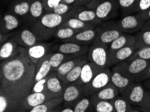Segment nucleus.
I'll return each mask as SVG.
<instances>
[{
	"instance_id": "obj_42",
	"label": "nucleus",
	"mask_w": 150,
	"mask_h": 112,
	"mask_svg": "<svg viewBox=\"0 0 150 112\" xmlns=\"http://www.w3.org/2000/svg\"><path fill=\"white\" fill-rule=\"evenodd\" d=\"M45 12H51L53 9L60 4L61 0H42Z\"/></svg>"
},
{
	"instance_id": "obj_12",
	"label": "nucleus",
	"mask_w": 150,
	"mask_h": 112,
	"mask_svg": "<svg viewBox=\"0 0 150 112\" xmlns=\"http://www.w3.org/2000/svg\"><path fill=\"white\" fill-rule=\"evenodd\" d=\"M52 99H54V97L47 91L40 93L31 92L25 98L22 103L21 108H20V112L29 111L33 107L39 106L44 102Z\"/></svg>"
},
{
	"instance_id": "obj_17",
	"label": "nucleus",
	"mask_w": 150,
	"mask_h": 112,
	"mask_svg": "<svg viewBox=\"0 0 150 112\" xmlns=\"http://www.w3.org/2000/svg\"><path fill=\"white\" fill-rule=\"evenodd\" d=\"M72 17L78 18L81 21L92 24L94 26L101 25L102 22L97 17L94 10L88 9L86 6H78V9L73 13Z\"/></svg>"
},
{
	"instance_id": "obj_20",
	"label": "nucleus",
	"mask_w": 150,
	"mask_h": 112,
	"mask_svg": "<svg viewBox=\"0 0 150 112\" xmlns=\"http://www.w3.org/2000/svg\"><path fill=\"white\" fill-rule=\"evenodd\" d=\"M20 18L8 11L2 15L1 18V33L8 34L20 26Z\"/></svg>"
},
{
	"instance_id": "obj_43",
	"label": "nucleus",
	"mask_w": 150,
	"mask_h": 112,
	"mask_svg": "<svg viewBox=\"0 0 150 112\" xmlns=\"http://www.w3.org/2000/svg\"><path fill=\"white\" fill-rule=\"evenodd\" d=\"M140 108L142 109V111L150 112V90L146 89L145 97L142 104L141 105Z\"/></svg>"
},
{
	"instance_id": "obj_9",
	"label": "nucleus",
	"mask_w": 150,
	"mask_h": 112,
	"mask_svg": "<svg viewBox=\"0 0 150 112\" xmlns=\"http://www.w3.org/2000/svg\"><path fill=\"white\" fill-rule=\"evenodd\" d=\"M96 28L98 34L96 40L106 45L110 44L122 34L117 27L116 22H110L102 26L99 25Z\"/></svg>"
},
{
	"instance_id": "obj_47",
	"label": "nucleus",
	"mask_w": 150,
	"mask_h": 112,
	"mask_svg": "<svg viewBox=\"0 0 150 112\" xmlns=\"http://www.w3.org/2000/svg\"><path fill=\"white\" fill-rule=\"evenodd\" d=\"M137 14L139 15V17L142 18L144 22H146L147 20H150V8L146 11L139 12L137 13Z\"/></svg>"
},
{
	"instance_id": "obj_1",
	"label": "nucleus",
	"mask_w": 150,
	"mask_h": 112,
	"mask_svg": "<svg viewBox=\"0 0 150 112\" xmlns=\"http://www.w3.org/2000/svg\"><path fill=\"white\" fill-rule=\"evenodd\" d=\"M36 66L29 58L25 48L18 46L14 55L1 62L0 94L9 102L8 112L20 111L35 83Z\"/></svg>"
},
{
	"instance_id": "obj_36",
	"label": "nucleus",
	"mask_w": 150,
	"mask_h": 112,
	"mask_svg": "<svg viewBox=\"0 0 150 112\" xmlns=\"http://www.w3.org/2000/svg\"><path fill=\"white\" fill-rule=\"evenodd\" d=\"M93 110L96 112H115L114 106L110 101L91 99Z\"/></svg>"
},
{
	"instance_id": "obj_2",
	"label": "nucleus",
	"mask_w": 150,
	"mask_h": 112,
	"mask_svg": "<svg viewBox=\"0 0 150 112\" xmlns=\"http://www.w3.org/2000/svg\"><path fill=\"white\" fill-rule=\"evenodd\" d=\"M78 8V6H76L72 13L64 15L54 12H45L42 16L32 26V30L40 42L49 40L53 37L57 30L65 20L72 17L73 13Z\"/></svg>"
},
{
	"instance_id": "obj_46",
	"label": "nucleus",
	"mask_w": 150,
	"mask_h": 112,
	"mask_svg": "<svg viewBox=\"0 0 150 112\" xmlns=\"http://www.w3.org/2000/svg\"><path fill=\"white\" fill-rule=\"evenodd\" d=\"M106 1H107V0H91L90 3L86 7L88 9H91V10H95L98 6Z\"/></svg>"
},
{
	"instance_id": "obj_18",
	"label": "nucleus",
	"mask_w": 150,
	"mask_h": 112,
	"mask_svg": "<svg viewBox=\"0 0 150 112\" xmlns=\"http://www.w3.org/2000/svg\"><path fill=\"white\" fill-rule=\"evenodd\" d=\"M97 28L96 27H92L85 30H83L67 40L63 42H72L83 45L91 44L96 40L97 37Z\"/></svg>"
},
{
	"instance_id": "obj_25",
	"label": "nucleus",
	"mask_w": 150,
	"mask_h": 112,
	"mask_svg": "<svg viewBox=\"0 0 150 112\" xmlns=\"http://www.w3.org/2000/svg\"><path fill=\"white\" fill-rule=\"evenodd\" d=\"M114 106L115 112H138L142 111L139 107L135 106L131 104L127 100L119 95L115 99L110 101Z\"/></svg>"
},
{
	"instance_id": "obj_35",
	"label": "nucleus",
	"mask_w": 150,
	"mask_h": 112,
	"mask_svg": "<svg viewBox=\"0 0 150 112\" xmlns=\"http://www.w3.org/2000/svg\"><path fill=\"white\" fill-rule=\"evenodd\" d=\"M135 46L137 50L150 46V30H141L135 33Z\"/></svg>"
},
{
	"instance_id": "obj_49",
	"label": "nucleus",
	"mask_w": 150,
	"mask_h": 112,
	"mask_svg": "<svg viewBox=\"0 0 150 112\" xmlns=\"http://www.w3.org/2000/svg\"><path fill=\"white\" fill-rule=\"evenodd\" d=\"M90 1L91 0H78L76 6H86Z\"/></svg>"
},
{
	"instance_id": "obj_41",
	"label": "nucleus",
	"mask_w": 150,
	"mask_h": 112,
	"mask_svg": "<svg viewBox=\"0 0 150 112\" xmlns=\"http://www.w3.org/2000/svg\"><path fill=\"white\" fill-rule=\"evenodd\" d=\"M47 77L46 78H44L42 79L38 80V81H36L34 83V85L32 89L31 92H35V93H40L44 92L45 91V88H46V83H47Z\"/></svg>"
},
{
	"instance_id": "obj_13",
	"label": "nucleus",
	"mask_w": 150,
	"mask_h": 112,
	"mask_svg": "<svg viewBox=\"0 0 150 112\" xmlns=\"http://www.w3.org/2000/svg\"><path fill=\"white\" fill-rule=\"evenodd\" d=\"M90 46L72 42H63L62 44L55 46L53 51L59 52L61 53L69 54L75 56L86 55L88 52Z\"/></svg>"
},
{
	"instance_id": "obj_19",
	"label": "nucleus",
	"mask_w": 150,
	"mask_h": 112,
	"mask_svg": "<svg viewBox=\"0 0 150 112\" xmlns=\"http://www.w3.org/2000/svg\"><path fill=\"white\" fill-rule=\"evenodd\" d=\"M102 68L98 67L95 64L88 60L83 65L82 68H81L80 77L76 83L83 86L86 85L92 81L95 75Z\"/></svg>"
},
{
	"instance_id": "obj_14",
	"label": "nucleus",
	"mask_w": 150,
	"mask_h": 112,
	"mask_svg": "<svg viewBox=\"0 0 150 112\" xmlns=\"http://www.w3.org/2000/svg\"><path fill=\"white\" fill-rule=\"evenodd\" d=\"M12 38L18 43V45L26 49L40 42L33 30L28 28H24L18 31Z\"/></svg>"
},
{
	"instance_id": "obj_21",
	"label": "nucleus",
	"mask_w": 150,
	"mask_h": 112,
	"mask_svg": "<svg viewBox=\"0 0 150 112\" xmlns=\"http://www.w3.org/2000/svg\"><path fill=\"white\" fill-rule=\"evenodd\" d=\"M31 3L30 0H11L8 11L19 18H25L30 10Z\"/></svg>"
},
{
	"instance_id": "obj_34",
	"label": "nucleus",
	"mask_w": 150,
	"mask_h": 112,
	"mask_svg": "<svg viewBox=\"0 0 150 112\" xmlns=\"http://www.w3.org/2000/svg\"><path fill=\"white\" fill-rule=\"evenodd\" d=\"M59 27H69L70 28L76 30L81 31L83 30L95 26H92V24H88V23L81 21V20H79L78 18H77L70 17L65 20Z\"/></svg>"
},
{
	"instance_id": "obj_22",
	"label": "nucleus",
	"mask_w": 150,
	"mask_h": 112,
	"mask_svg": "<svg viewBox=\"0 0 150 112\" xmlns=\"http://www.w3.org/2000/svg\"><path fill=\"white\" fill-rule=\"evenodd\" d=\"M42 0H35L31 3L28 14L24 18L28 24L33 26L45 13Z\"/></svg>"
},
{
	"instance_id": "obj_50",
	"label": "nucleus",
	"mask_w": 150,
	"mask_h": 112,
	"mask_svg": "<svg viewBox=\"0 0 150 112\" xmlns=\"http://www.w3.org/2000/svg\"><path fill=\"white\" fill-rule=\"evenodd\" d=\"M142 30H150V20L145 22Z\"/></svg>"
},
{
	"instance_id": "obj_28",
	"label": "nucleus",
	"mask_w": 150,
	"mask_h": 112,
	"mask_svg": "<svg viewBox=\"0 0 150 112\" xmlns=\"http://www.w3.org/2000/svg\"><path fill=\"white\" fill-rule=\"evenodd\" d=\"M111 83L119 90V92L120 93L127 87H128L131 83H133V81L120 72L112 69Z\"/></svg>"
},
{
	"instance_id": "obj_31",
	"label": "nucleus",
	"mask_w": 150,
	"mask_h": 112,
	"mask_svg": "<svg viewBox=\"0 0 150 112\" xmlns=\"http://www.w3.org/2000/svg\"><path fill=\"white\" fill-rule=\"evenodd\" d=\"M51 52L43 59L39 65L36 67V73L35 77V83L38 80L42 79L48 76L52 70V67L49 62V57Z\"/></svg>"
},
{
	"instance_id": "obj_3",
	"label": "nucleus",
	"mask_w": 150,
	"mask_h": 112,
	"mask_svg": "<svg viewBox=\"0 0 150 112\" xmlns=\"http://www.w3.org/2000/svg\"><path fill=\"white\" fill-rule=\"evenodd\" d=\"M149 63V61L140 58L128 59L113 66L112 69L122 73L133 82H144L145 72Z\"/></svg>"
},
{
	"instance_id": "obj_7",
	"label": "nucleus",
	"mask_w": 150,
	"mask_h": 112,
	"mask_svg": "<svg viewBox=\"0 0 150 112\" xmlns=\"http://www.w3.org/2000/svg\"><path fill=\"white\" fill-rule=\"evenodd\" d=\"M116 23L117 27L122 33L132 34L141 30L145 22L137 13L123 15Z\"/></svg>"
},
{
	"instance_id": "obj_39",
	"label": "nucleus",
	"mask_w": 150,
	"mask_h": 112,
	"mask_svg": "<svg viewBox=\"0 0 150 112\" xmlns=\"http://www.w3.org/2000/svg\"><path fill=\"white\" fill-rule=\"evenodd\" d=\"M76 8V6L68 5V4L61 2L60 4H59L58 5L53 9L51 12H54L55 13H57V14L64 15L72 13Z\"/></svg>"
},
{
	"instance_id": "obj_32",
	"label": "nucleus",
	"mask_w": 150,
	"mask_h": 112,
	"mask_svg": "<svg viewBox=\"0 0 150 112\" xmlns=\"http://www.w3.org/2000/svg\"><path fill=\"white\" fill-rule=\"evenodd\" d=\"M87 61V58H86L84 59L82 61H81L78 65H77L72 70H70V71L67 73L62 82L64 87L66 85H67L74 83L78 81L79 77H80L81 68H82L84 63H85Z\"/></svg>"
},
{
	"instance_id": "obj_44",
	"label": "nucleus",
	"mask_w": 150,
	"mask_h": 112,
	"mask_svg": "<svg viewBox=\"0 0 150 112\" xmlns=\"http://www.w3.org/2000/svg\"><path fill=\"white\" fill-rule=\"evenodd\" d=\"M9 110V102L6 96L0 94V112H6Z\"/></svg>"
},
{
	"instance_id": "obj_52",
	"label": "nucleus",
	"mask_w": 150,
	"mask_h": 112,
	"mask_svg": "<svg viewBox=\"0 0 150 112\" xmlns=\"http://www.w3.org/2000/svg\"><path fill=\"white\" fill-rule=\"evenodd\" d=\"M144 85L145 87L147 89L150 90V78L147 79L144 81Z\"/></svg>"
},
{
	"instance_id": "obj_11",
	"label": "nucleus",
	"mask_w": 150,
	"mask_h": 112,
	"mask_svg": "<svg viewBox=\"0 0 150 112\" xmlns=\"http://www.w3.org/2000/svg\"><path fill=\"white\" fill-rule=\"evenodd\" d=\"M51 43L38 42L26 49L29 58L36 67L41 63V61L50 53Z\"/></svg>"
},
{
	"instance_id": "obj_38",
	"label": "nucleus",
	"mask_w": 150,
	"mask_h": 112,
	"mask_svg": "<svg viewBox=\"0 0 150 112\" xmlns=\"http://www.w3.org/2000/svg\"><path fill=\"white\" fill-rule=\"evenodd\" d=\"M74 112H86L90 109L93 110L90 97L84 96L77 102L74 107Z\"/></svg>"
},
{
	"instance_id": "obj_54",
	"label": "nucleus",
	"mask_w": 150,
	"mask_h": 112,
	"mask_svg": "<svg viewBox=\"0 0 150 112\" xmlns=\"http://www.w3.org/2000/svg\"><path fill=\"white\" fill-rule=\"evenodd\" d=\"M30 1L31 2H33V1H35V0H30Z\"/></svg>"
},
{
	"instance_id": "obj_8",
	"label": "nucleus",
	"mask_w": 150,
	"mask_h": 112,
	"mask_svg": "<svg viewBox=\"0 0 150 112\" xmlns=\"http://www.w3.org/2000/svg\"><path fill=\"white\" fill-rule=\"evenodd\" d=\"M97 17L101 21H110L118 17L120 13L118 0H107L95 9Z\"/></svg>"
},
{
	"instance_id": "obj_33",
	"label": "nucleus",
	"mask_w": 150,
	"mask_h": 112,
	"mask_svg": "<svg viewBox=\"0 0 150 112\" xmlns=\"http://www.w3.org/2000/svg\"><path fill=\"white\" fill-rule=\"evenodd\" d=\"M75 57L77 56L63 54L59 52H53V53H51V55H50L49 57V62L51 65L52 70L55 71L57 68L59 67L61 64L65 61L69 60V59L75 58Z\"/></svg>"
},
{
	"instance_id": "obj_26",
	"label": "nucleus",
	"mask_w": 150,
	"mask_h": 112,
	"mask_svg": "<svg viewBox=\"0 0 150 112\" xmlns=\"http://www.w3.org/2000/svg\"><path fill=\"white\" fill-rule=\"evenodd\" d=\"M84 59H86V57L85 55L79 56L69 59V60L65 61L63 63L61 64L59 67L57 68L55 70L58 77H59V79H61V81L63 82V79H64L67 73H69L70 70H72L77 65H78L81 61L84 60Z\"/></svg>"
},
{
	"instance_id": "obj_53",
	"label": "nucleus",
	"mask_w": 150,
	"mask_h": 112,
	"mask_svg": "<svg viewBox=\"0 0 150 112\" xmlns=\"http://www.w3.org/2000/svg\"><path fill=\"white\" fill-rule=\"evenodd\" d=\"M150 78V63L148 66V67H147V69L146 70V72H145V81L147 79Z\"/></svg>"
},
{
	"instance_id": "obj_51",
	"label": "nucleus",
	"mask_w": 150,
	"mask_h": 112,
	"mask_svg": "<svg viewBox=\"0 0 150 112\" xmlns=\"http://www.w3.org/2000/svg\"><path fill=\"white\" fill-rule=\"evenodd\" d=\"M61 112H74V109L72 107H65L60 111Z\"/></svg>"
},
{
	"instance_id": "obj_29",
	"label": "nucleus",
	"mask_w": 150,
	"mask_h": 112,
	"mask_svg": "<svg viewBox=\"0 0 150 112\" xmlns=\"http://www.w3.org/2000/svg\"><path fill=\"white\" fill-rule=\"evenodd\" d=\"M63 104V97L54 98L45 101L43 104L31 109L30 112H51L55 111V109Z\"/></svg>"
},
{
	"instance_id": "obj_4",
	"label": "nucleus",
	"mask_w": 150,
	"mask_h": 112,
	"mask_svg": "<svg viewBox=\"0 0 150 112\" xmlns=\"http://www.w3.org/2000/svg\"><path fill=\"white\" fill-rule=\"evenodd\" d=\"M108 45L95 40L89 48L88 59L101 68H110L108 66Z\"/></svg>"
},
{
	"instance_id": "obj_27",
	"label": "nucleus",
	"mask_w": 150,
	"mask_h": 112,
	"mask_svg": "<svg viewBox=\"0 0 150 112\" xmlns=\"http://www.w3.org/2000/svg\"><path fill=\"white\" fill-rule=\"evenodd\" d=\"M18 43L12 38L1 44L0 48V58L1 62L9 59L14 55L18 47Z\"/></svg>"
},
{
	"instance_id": "obj_40",
	"label": "nucleus",
	"mask_w": 150,
	"mask_h": 112,
	"mask_svg": "<svg viewBox=\"0 0 150 112\" xmlns=\"http://www.w3.org/2000/svg\"><path fill=\"white\" fill-rule=\"evenodd\" d=\"M140 58L150 61V46H149L138 49L129 59Z\"/></svg>"
},
{
	"instance_id": "obj_10",
	"label": "nucleus",
	"mask_w": 150,
	"mask_h": 112,
	"mask_svg": "<svg viewBox=\"0 0 150 112\" xmlns=\"http://www.w3.org/2000/svg\"><path fill=\"white\" fill-rule=\"evenodd\" d=\"M63 105L65 107H74L79 99L83 96V86L77 83L67 85L64 87Z\"/></svg>"
},
{
	"instance_id": "obj_45",
	"label": "nucleus",
	"mask_w": 150,
	"mask_h": 112,
	"mask_svg": "<svg viewBox=\"0 0 150 112\" xmlns=\"http://www.w3.org/2000/svg\"><path fill=\"white\" fill-rule=\"evenodd\" d=\"M149 8L150 0H139V12L146 11L149 10Z\"/></svg>"
},
{
	"instance_id": "obj_37",
	"label": "nucleus",
	"mask_w": 150,
	"mask_h": 112,
	"mask_svg": "<svg viewBox=\"0 0 150 112\" xmlns=\"http://www.w3.org/2000/svg\"><path fill=\"white\" fill-rule=\"evenodd\" d=\"M79 32L80 31L70 28L69 27H59L56 30L53 37L57 39L65 41L73 37L75 34H76Z\"/></svg>"
},
{
	"instance_id": "obj_30",
	"label": "nucleus",
	"mask_w": 150,
	"mask_h": 112,
	"mask_svg": "<svg viewBox=\"0 0 150 112\" xmlns=\"http://www.w3.org/2000/svg\"><path fill=\"white\" fill-rule=\"evenodd\" d=\"M118 2L120 13L122 16L139 12V0H118Z\"/></svg>"
},
{
	"instance_id": "obj_6",
	"label": "nucleus",
	"mask_w": 150,
	"mask_h": 112,
	"mask_svg": "<svg viewBox=\"0 0 150 112\" xmlns=\"http://www.w3.org/2000/svg\"><path fill=\"white\" fill-rule=\"evenodd\" d=\"M147 89L142 82H133L128 87L120 93L131 104L139 107L144 101Z\"/></svg>"
},
{
	"instance_id": "obj_16",
	"label": "nucleus",
	"mask_w": 150,
	"mask_h": 112,
	"mask_svg": "<svg viewBox=\"0 0 150 112\" xmlns=\"http://www.w3.org/2000/svg\"><path fill=\"white\" fill-rule=\"evenodd\" d=\"M45 91L50 93L54 98L62 97L64 87L56 71L51 72L47 76Z\"/></svg>"
},
{
	"instance_id": "obj_15",
	"label": "nucleus",
	"mask_w": 150,
	"mask_h": 112,
	"mask_svg": "<svg viewBox=\"0 0 150 112\" xmlns=\"http://www.w3.org/2000/svg\"><path fill=\"white\" fill-rule=\"evenodd\" d=\"M137 48L135 44L130 46H126L119 50H117L114 52H109L108 57V66L109 67L115 66L117 64H119L125 61L133 55L136 51Z\"/></svg>"
},
{
	"instance_id": "obj_24",
	"label": "nucleus",
	"mask_w": 150,
	"mask_h": 112,
	"mask_svg": "<svg viewBox=\"0 0 150 112\" xmlns=\"http://www.w3.org/2000/svg\"><path fill=\"white\" fill-rule=\"evenodd\" d=\"M135 43V35L131 34L122 33L108 45L109 52H114L122 48L133 46Z\"/></svg>"
},
{
	"instance_id": "obj_48",
	"label": "nucleus",
	"mask_w": 150,
	"mask_h": 112,
	"mask_svg": "<svg viewBox=\"0 0 150 112\" xmlns=\"http://www.w3.org/2000/svg\"><path fill=\"white\" fill-rule=\"evenodd\" d=\"M78 1V0H61V2H63V3L74 6H76Z\"/></svg>"
},
{
	"instance_id": "obj_23",
	"label": "nucleus",
	"mask_w": 150,
	"mask_h": 112,
	"mask_svg": "<svg viewBox=\"0 0 150 112\" xmlns=\"http://www.w3.org/2000/svg\"><path fill=\"white\" fill-rule=\"evenodd\" d=\"M120 95L119 90L112 83L90 96L91 99L111 101Z\"/></svg>"
},
{
	"instance_id": "obj_5",
	"label": "nucleus",
	"mask_w": 150,
	"mask_h": 112,
	"mask_svg": "<svg viewBox=\"0 0 150 112\" xmlns=\"http://www.w3.org/2000/svg\"><path fill=\"white\" fill-rule=\"evenodd\" d=\"M111 73L112 70L110 68H102L100 70L89 83L83 86V96L90 97L110 83Z\"/></svg>"
}]
</instances>
